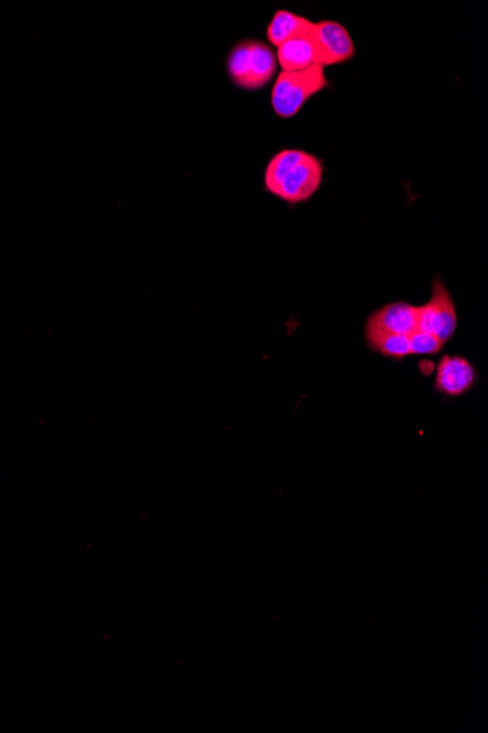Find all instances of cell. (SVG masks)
I'll use <instances>...</instances> for the list:
<instances>
[{"mask_svg": "<svg viewBox=\"0 0 488 733\" xmlns=\"http://www.w3.org/2000/svg\"><path fill=\"white\" fill-rule=\"evenodd\" d=\"M322 181V161L303 150L279 151L265 170V188L293 205L309 201Z\"/></svg>", "mask_w": 488, "mask_h": 733, "instance_id": "cell-1", "label": "cell"}, {"mask_svg": "<svg viewBox=\"0 0 488 733\" xmlns=\"http://www.w3.org/2000/svg\"><path fill=\"white\" fill-rule=\"evenodd\" d=\"M328 85L325 67L320 65H314L303 71H282L275 81L273 96H270L275 115L283 119L293 118L315 94L322 92Z\"/></svg>", "mask_w": 488, "mask_h": 733, "instance_id": "cell-2", "label": "cell"}, {"mask_svg": "<svg viewBox=\"0 0 488 733\" xmlns=\"http://www.w3.org/2000/svg\"><path fill=\"white\" fill-rule=\"evenodd\" d=\"M277 56L266 43L246 40L230 53L227 70L233 83L243 89H261L277 72Z\"/></svg>", "mask_w": 488, "mask_h": 733, "instance_id": "cell-3", "label": "cell"}, {"mask_svg": "<svg viewBox=\"0 0 488 733\" xmlns=\"http://www.w3.org/2000/svg\"><path fill=\"white\" fill-rule=\"evenodd\" d=\"M458 330V310L452 294L441 277L432 285V298L418 306V331L431 332L443 344L449 343Z\"/></svg>", "mask_w": 488, "mask_h": 733, "instance_id": "cell-4", "label": "cell"}, {"mask_svg": "<svg viewBox=\"0 0 488 733\" xmlns=\"http://www.w3.org/2000/svg\"><path fill=\"white\" fill-rule=\"evenodd\" d=\"M415 331H418V306L392 302L370 314L364 326V340L370 349L383 337H410Z\"/></svg>", "mask_w": 488, "mask_h": 733, "instance_id": "cell-5", "label": "cell"}, {"mask_svg": "<svg viewBox=\"0 0 488 733\" xmlns=\"http://www.w3.org/2000/svg\"><path fill=\"white\" fill-rule=\"evenodd\" d=\"M480 380L476 365L460 354H445L437 362L433 389L446 399H458L473 391Z\"/></svg>", "mask_w": 488, "mask_h": 733, "instance_id": "cell-6", "label": "cell"}, {"mask_svg": "<svg viewBox=\"0 0 488 733\" xmlns=\"http://www.w3.org/2000/svg\"><path fill=\"white\" fill-rule=\"evenodd\" d=\"M311 39L318 49L320 66L341 65L356 56L354 40L340 22H315Z\"/></svg>", "mask_w": 488, "mask_h": 733, "instance_id": "cell-7", "label": "cell"}, {"mask_svg": "<svg viewBox=\"0 0 488 733\" xmlns=\"http://www.w3.org/2000/svg\"><path fill=\"white\" fill-rule=\"evenodd\" d=\"M315 30V22L288 11H277L266 29V38L275 47L294 39L309 38Z\"/></svg>", "mask_w": 488, "mask_h": 733, "instance_id": "cell-8", "label": "cell"}, {"mask_svg": "<svg viewBox=\"0 0 488 733\" xmlns=\"http://www.w3.org/2000/svg\"><path fill=\"white\" fill-rule=\"evenodd\" d=\"M277 62L286 72L303 71L319 65L318 49L311 35L282 44L278 47Z\"/></svg>", "mask_w": 488, "mask_h": 733, "instance_id": "cell-9", "label": "cell"}, {"mask_svg": "<svg viewBox=\"0 0 488 733\" xmlns=\"http://www.w3.org/2000/svg\"><path fill=\"white\" fill-rule=\"evenodd\" d=\"M373 353L381 354L382 358L392 359L395 362H402L411 357L410 337L388 336L379 340L370 348Z\"/></svg>", "mask_w": 488, "mask_h": 733, "instance_id": "cell-10", "label": "cell"}, {"mask_svg": "<svg viewBox=\"0 0 488 733\" xmlns=\"http://www.w3.org/2000/svg\"><path fill=\"white\" fill-rule=\"evenodd\" d=\"M443 349L445 344L431 332L415 331L410 336L411 357H436Z\"/></svg>", "mask_w": 488, "mask_h": 733, "instance_id": "cell-11", "label": "cell"}]
</instances>
